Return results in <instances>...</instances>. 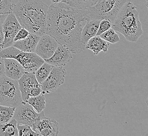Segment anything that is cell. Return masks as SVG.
I'll return each mask as SVG.
<instances>
[{"instance_id": "33", "label": "cell", "mask_w": 148, "mask_h": 136, "mask_svg": "<svg viewBox=\"0 0 148 136\" xmlns=\"http://www.w3.org/2000/svg\"><path fill=\"white\" fill-rule=\"evenodd\" d=\"M148 0H145V5H146V7H148Z\"/></svg>"}, {"instance_id": "14", "label": "cell", "mask_w": 148, "mask_h": 136, "mask_svg": "<svg viewBox=\"0 0 148 136\" xmlns=\"http://www.w3.org/2000/svg\"><path fill=\"white\" fill-rule=\"evenodd\" d=\"M5 75L14 80L18 81L25 73L23 67L16 60L13 58H4Z\"/></svg>"}, {"instance_id": "21", "label": "cell", "mask_w": 148, "mask_h": 136, "mask_svg": "<svg viewBox=\"0 0 148 136\" xmlns=\"http://www.w3.org/2000/svg\"><path fill=\"white\" fill-rule=\"evenodd\" d=\"M99 0H62V2L77 9H84L95 5Z\"/></svg>"}, {"instance_id": "31", "label": "cell", "mask_w": 148, "mask_h": 136, "mask_svg": "<svg viewBox=\"0 0 148 136\" xmlns=\"http://www.w3.org/2000/svg\"><path fill=\"white\" fill-rule=\"evenodd\" d=\"M8 15H2L0 14V26L2 25L3 22L4 21V20L6 18V17Z\"/></svg>"}, {"instance_id": "30", "label": "cell", "mask_w": 148, "mask_h": 136, "mask_svg": "<svg viewBox=\"0 0 148 136\" xmlns=\"http://www.w3.org/2000/svg\"><path fill=\"white\" fill-rule=\"evenodd\" d=\"M4 34L2 26H0V51L3 49V43H4Z\"/></svg>"}, {"instance_id": "22", "label": "cell", "mask_w": 148, "mask_h": 136, "mask_svg": "<svg viewBox=\"0 0 148 136\" xmlns=\"http://www.w3.org/2000/svg\"><path fill=\"white\" fill-rule=\"evenodd\" d=\"M15 108L0 105V124L9 122L13 118Z\"/></svg>"}, {"instance_id": "24", "label": "cell", "mask_w": 148, "mask_h": 136, "mask_svg": "<svg viewBox=\"0 0 148 136\" xmlns=\"http://www.w3.org/2000/svg\"><path fill=\"white\" fill-rule=\"evenodd\" d=\"M14 5L13 0H0V14H9L12 12Z\"/></svg>"}, {"instance_id": "23", "label": "cell", "mask_w": 148, "mask_h": 136, "mask_svg": "<svg viewBox=\"0 0 148 136\" xmlns=\"http://www.w3.org/2000/svg\"><path fill=\"white\" fill-rule=\"evenodd\" d=\"M99 36L106 41L112 44L120 41V38L118 34L112 28L101 34Z\"/></svg>"}, {"instance_id": "20", "label": "cell", "mask_w": 148, "mask_h": 136, "mask_svg": "<svg viewBox=\"0 0 148 136\" xmlns=\"http://www.w3.org/2000/svg\"><path fill=\"white\" fill-rule=\"evenodd\" d=\"M54 67L45 62L35 72V76L39 84L42 83L47 78Z\"/></svg>"}, {"instance_id": "18", "label": "cell", "mask_w": 148, "mask_h": 136, "mask_svg": "<svg viewBox=\"0 0 148 136\" xmlns=\"http://www.w3.org/2000/svg\"><path fill=\"white\" fill-rule=\"evenodd\" d=\"M17 122L13 117L9 122L0 124V136H18Z\"/></svg>"}, {"instance_id": "11", "label": "cell", "mask_w": 148, "mask_h": 136, "mask_svg": "<svg viewBox=\"0 0 148 136\" xmlns=\"http://www.w3.org/2000/svg\"><path fill=\"white\" fill-rule=\"evenodd\" d=\"M32 128L39 136H57L59 133L58 122L46 117L37 122Z\"/></svg>"}, {"instance_id": "15", "label": "cell", "mask_w": 148, "mask_h": 136, "mask_svg": "<svg viewBox=\"0 0 148 136\" xmlns=\"http://www.w3.org/2000/svg\"><path fill=\"white\" fill-rule=\"evenodd\" d=\"M40 37L36 34L29 33L26 38L14 42L12 46L23 52H34Z\"/></svg>"}, {"instance_id": "19", "label": "cell", "mask_w": 148, "mask_h": 136, "mask_svg": "<svg viewBox=\"0 0 148 136\" xmlns=\"http://www.w3.org/2000/svg\"><path fill=\"white\" fill-rule=\"evenodd\" d=\"M27 103L31 105L35 111L38 113L45 109V97L43 93L40 94L37 97H29Z\"/></svg>"}, {"instance_id": "28", "label": "cell", "mask_w": 148, "mask_h": 136, "mask_svg": "<svg viewBox=\"0 0 148 136\" xmlns=\"http://www.w3.org/2000/svg\"><path fill=\"white\" fill-rule=\"evenodd\" d=\"M42 93V89L40 84L36 85L34 88H32L29 92V97H37Z\"/></svg>"}, {"instance_id": "32", "label": "cell", "mask_w": 148, "mask_h": 136, "mask_svg": "<svg viewBox=\"0 0 148 136\" xmlns=\"http://www.w3.org/2000/svg\"><path fill=\"white\" fill-rule=\"evenodd\" d=\"M62 0H51V3H59L62 2Z\"/></svg>"}, {"instance_id": "25", "label": "cell", "mask_w": 148, "mask_h": 136, "mask_svg": "<svg viewBox=\"0 0 148 136\" xmlns=\"http://www.w3.org/2000/svg\"><path fill=\"white\" fill-rule=\"evenodd\" d=\"M17 127L19 136H39L38 134L28 125L17 124Z\"/></svg>"}, {"instance_id": "3", "label": "cell", "mask_w": 148, "mask_h": 136, "mask_svg": "<svg viewBox=\"0 0 148 136\" xmlns=\"http://www.w3.org/2000/svg\"><path fill=\"white\" fill-rule=\"evenodd\" d=\"M112 29L130 42H137L143 35L142 25L137 6L131 1L125 3L112 23Z\"/></svg>"}, {"instance_id": "4", "label": "cell", "mask_w": 148, "mask_h": 136, "mask_svg": "<svg viewBox=\"0 0 148 136\" xmlns=\"http://www.w3.org/2000/svg\"><path fill=\"white\" fill-rule=\"evenodd\" d=\"M130 1L99 0L95 5L86 8V10L92 19L108 20L112 23L123 6Z\"/></svg>"}, {"instance_id": "16", "label": "cell", "mask_w": 148, "mask_h": 136, "mask_svg": "<svg viewBox=\"0 0 148 136\" xmlns=\"http://www.w3.org/2000/svg\"><path fill=\"white\" fill-rule=\"evenodd\" d=\"M100 20L89 18L84 26L82 34L81 41L86 46L89 40L96 36Z\"/></svg>"}, {"instance_id": "2", "label": "cell", "mask_w": 148, "mask_h": 136, "mask_svg": "<svg viewBox=\"0 0 148 136\" xmlns=\"http://www.w3.org/2000/svg\"><path fill=\"white\" fill-rule=\"evenodd\" d=\"M48 9L41 0H19L12 12L22 27L41 36L46 34Z\"/></svg>"}, {"instance_id": "29", "label": "cell", "mask_w": 148, "mask_h": 136, "mask_svg": "<svg viewBox=\"0 0 148 136\" xmlns=\"http://www.w3.org/2000/svg\"><path fill=\"white\" fill-rule=\"evenodd\" d=\"M5 75V67L3 58L0 57V76Z\"/></svg>"}, {"instance_id": "6", "label": "cell", "mask_w": 148, "mask_h": 136, "mask_svg": "<svg viewBox=\"0 0 148 136\" xmlns=\"http://www.w3.org/2000/svg\"><path fill=\"white\" fill-rule=\"evenodd\" d=\"M22 102L18 81L0 76V105L16 107Z\"/></svg>"}, {"instance_id": "7", "label": "cell", "mask_w": 148, "mask_h": 136, "mask_svg": "<svg viewBox=\"0 0 148 136\" xmlns=\"http://www.w3.org/2000/svg\"><path fill=\"white\" fill-rule=\"evenodd\" d=\"M45 117L44 111L40 113H37L31 105L24 102L15 108L13 116L17 124L28 125L31 128Z\"/></svg>"}, {"instance_id": "26", "label": "cell", "mask_w": 148, "mask_h": 136, "mask_svg": "<svg viewBox=\"0 0 148 136\" xmlns=\"http://www.w3.org/2000/svg\"><path fill=\"white\" fill-rule=\"evenodd\" d=\"M112 28V22L108 20H102L100 22L96 36H100L101 34L107 31Z\"/></svg>"}, {"instance_id": "5", "label": "cell", "mask_w": 148, "mask_h": 136, "mask_svg": "<svg viewBox=\"0 0 148 136\" xmlns=\"http://www.w3.org/2000/svg\"><path fill=\"white\" fill-rule=\"evenodd\" d=\"M2 58H13L16 60L23 67L25 72L34 73L45 63L44 60L35 52H26L11 46L0 51Z\"/></svg>"}, {"instance_id": "12", "label": "cell", "mask_w": 148, "mask_h": 136, "mask_svg": "<svg viewBox=\"0 0 148 136\" xmlns=\"http://www.w3.org/2000/svg\"><path fill=\"white\" fill-rule=\"evenodd\" d=\"M72 58L71 51L65 46L59 44L54 54L44 61L54 67H63L68 64Z\"/></svg>"}, {"instance_id": "13", "label": "cell", "mask_w": 148, "mask_h": 136, "mask_svg": "<svg viewBox=\"0 0 148 136\" xmlns=\"http://www.w3.org/2000/svg\"><path fill=\"white\" fill-rule=\"evenodd\" d=\"M20 91L23 102H27L29 97V92L32 88L40 84L33 72H25L18 81Z\"/></svg>"}, {"instance_id": "17", "label": "cell", "mask_w": 148, "mask_h": 136, "mask_svg": "<svg viewBox=\"0 0 148 136\" xmlns=\"http://www.w3.org/2000/svg\"><path fill=\"white\" fill-rule=\"evenodd\" d=\"M110 44L108 42L102 39L99 36H95L88 41L86 45V49L90 50L94 54L98 55L101 51L107 52Z\"/></svg>"}, {"instance_id": "27", "label": "cell", "mask_w": 148, "mask_h": 136, "mask_svg": "<svg viewBox=\"0 0 148 136\" xmlns=\"http://www.w3.org/2000/svg\"><path fill=\"white\" fill-rule=\"evenodd\" d=\"M29 33H30L26 29L22 27L15 35L14 38V42L25 39L29 36Z\"/></svg>"}, {"instance_id": "10", "label": "cell", "mask_w": 148, "mask_h": 136, "mask_svg": "<svg viewBox=\"0 0 148 136\" xmlns=\"http://www.w3.org/2000/svg\"><path fill=\"white\" fill-rule=\"evenodd\" d=\"M58 45L59 43L54 37L44 34L40 37L34 52L44 60L49 59L54 54Z\"/></svg>"}, {"instance_id": "9", "label": "cell", "mask_w": 148, "mask_h": 136, "mask_svg": "<svg viewBox=\"0 0 148 136\" xmlns=\"http://www.w3.org/2000/svg\"><path fill=\"white\" fill-rule=\"evenodd\" d=\"M4 34L3 49L13 45L14 38L22 26L13 12L7 15L2 25Z\"/></svg>"}, {"instance_id": "8", "label": "cell", "mask_w": 148, "mask_h": 136, "mask_svg": "<svg viewBox=\"0 0 148 136\" xmlns=\"http://www.w3.org/2000/svg\"><path fill=\"white\" fill-rule=\"evenodd\" d=\"M67 71L63 67H54L49 77L40 84L42 93H51L65 82Z\"/></svg>"}, {"instance_id": "1", "label": "cell", "mask_w": 148, "mask_h": 136, "mask_svg": "<svg viewBox=\"0 0 148 136\" xmlns=\"http://www.w3.org/2000/svg\"><path fill=\"white\" fill-rule=\"evenodd\" d=\"M89 18L86 9H75L62 2L52 3L48 9L46 34L72 53L80 54L86 49L81 34Z\"/></svg>"}]
</instances>
